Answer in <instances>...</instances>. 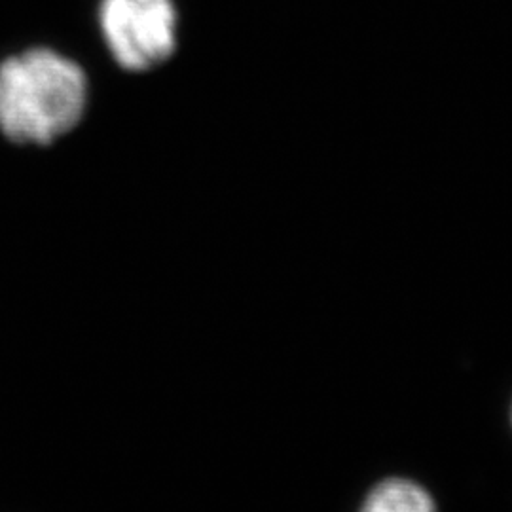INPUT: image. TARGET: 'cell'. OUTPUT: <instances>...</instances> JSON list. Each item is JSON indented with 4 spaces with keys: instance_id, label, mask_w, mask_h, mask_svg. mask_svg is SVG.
Instances as JSON below:
<instances>
[{
    "instance_id": "obj_1",
    "label": "cell",
    "mask_w": 512,
    "mask_h": 512,
    "mask_svg": "<svg viewBox=\"0 0 512 512\" xmlns=\"http://www.w3.org/2000/svg\"><path fill=\"white\" fill-rule=\"evenodd\" d=\"M88 105L80 65L52 50H29L0 67V129L18 145H50L78 126Z\"/></svg>"
},
{
    "instance_id": "obj_2",
    "label": "cell",
    "mask_w": 512,
    "mask_h": 512,
    "mask_svg": "<svg viewBox=\"0 0 512 512\" xmlns=\"http://www.w3.org/2000/svg\"><path fill=\"white\" fill-rule=\"evenodd\" d=\"M99 25L116 63L133 73L162 65L177 46L173 0H101Z\"/></svg>"
},
{
    "instance_id": "obj_3",
    "label": "cell",
    "mask_w": 512,
    "mask_h": 512,
    "mask_svg": "<svg viewBox=\"0 0 512 512\" xmlns=\"http://www.w3.org/2000/svg\"><path fill=\"white\" fill-rule=\"evenodd\" d=\"M359 512H437V507L418 482L387 478L368 492Z\"/></svg>"
}]
</instances>
